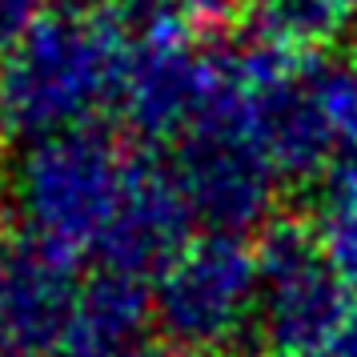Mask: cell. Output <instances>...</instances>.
<instances>
[{
	"label": "cell",
	"instance_id": "cell-8",
	"mask_svg": "<svg viewBox=\"0 0 357 357\" xmlns=\"http://www.w3.org/2000/svg\"><path fill=\"white\" fill-rule=\"evenodd\" d=\"M233 4L253 20L257 36L293 40V45H321V36L337 24H349L357 0H213Z\"/></svg>",
	"mask_w": 357,
	"mask_h": 357
},
{
	"label": "cell",
	"instance_id": "cell-4",
	"mask_svg": "<svg viewBox=\"0 0 357 357\" xmlns=\"http://www.w3.org/2000/svg\"><path fill=\"white\" fill-rule=\"evenodd\" d=\"M145 321V281L0 245V357H121Z\"/></svg>",
	"mask_w": 357,
	"mask_h": 357
},
{
	"label": "cell",
	"instance_id": "cell-13",
	"mask_svg": "<svg viewBox=\"0 0 357 357\" xmlns=\"http://www.w3.org/2000/svg\"><path fill=\"white\" fill-rule=\"evenodd\" d=\"M237 357H297V354H285V349H249V354H237Z\"/></svg>",
	"mask_w": 357,
	"mask_h": 357
},
{
	"label": "cell",
	"instance_id": "cell-10",
	"mask_svg": "<svg viewBox=\"0 0 357 357\" xmlns=\"http://www.w3.org/2000/svg\"><path fill=\"white\" fill-rule=\"evenodd\" d=\"M325 357H357V309H354L349 325L341 329V337L333 341V349H329Z\"/></svg>",
	"mask_w": 357,
	"mask_h": 357
},
{
	"label": "cell",
	"instance_id": "cell-5",
	"mask_svg": "<svg viewBox=\"0 0 357 357\" xmlns=\"http://www.w3.org/2000/svg\"><path fill=\"white\" fill-rule=\"evenodd\" d=\"M149 317L185 354L233 349L257 325V245L245 233H189L145 281Z\"/></svg>",
	"mask_w": 357,
	"mask_h": 357
},
{
	"label": "cell",
	"instance_id": "cell-2",
	"mask_svg": "<svg viewBox=\"0 0 357 357\" xmlns=\"http://www.w3.org/2000/svg\"><path fill=\"white\" fill-rule=\"evenodd\" d=\"M132 61V8L84 0L33 4L0 45V121L29 141L93 129L121 109Z\"/></svg>",
	"mask_w": 357,
	"mask_h": 357
},
{
	"label": "cell",
	"instance_id": "cell-11",
	"mask_svg": "<svg viewBox=\"0 0 357 357\" xmlns=\"http://www.w3.org/2000/svg\"><path fill=\"white\" fill-rule=\"evenodd\" d=\"M8 129H4V121H0V189L8 185Z\"/></svg>",
	"mask_w": 357,
	"mask_h": 357
},
{
	"label": "cell",
	"instance_id": "cell-9",
	"mask_svg": "<svg viewBox=\"0 0 357 357\" xmlns=\"http://www.w3.org/2000/svg\"><path fill=\"white\" fill-rule=\"evenodd\" d=\"M121 357H197V354H185V349H177V345H153V341H137L132 349H125Z\"/></svg>",
	"mask_w": 357,
	"mask_h": 357
},
{
	"label": "cell",
	"instance_id": "cell-1",
	"mask_svg": "<svg viewBox=\"0 0 357 357\" xmlns=\"http://www.w3.org/2000/svg\"><path fill=\"white\" fill-rule=\"evenodd\" d=\"M4 189L20 245L84 273L149 281L193 225L161 157L100 125L29 141Z\"/></svg>",
	"mask_w": 357,
	"mask_h": 357
},
{
	"label": "cell",
	"instance_id": "cell-12",
	"mask_svg": "<svg viewBox=\"0 0 357 357\" xmlns=\"http://www.w3.org/2000/svg\"><path fill=\"white\" fill-rule=\"evenodd\" d=\"M13 17H17V13H8V0H0V45H4V33H8Z\"/></svg>",
	"mask_w": 357,
	"mask_h": 357
},
{
	"label": "cell",
	"instance_id": "cell-3",
	"mask_svg": "<svg viewBox=\"0 0 357 357\" xmlns=\"http://www.w3.org/2000/svg\"><path fill=\"white\" fill-rule=\"evenodd\" d=\"M241 129L281 189L337 173L357 157V52L245 40Z\"/></svg>",
	"mask_w": 357,
	"mask_h": 357
},
{
	"label": "cell",
	"instance_id": "cell-14",
	"mask_svg": "<svg viewBox=\"0 0 357 357\" xmlns=\"http://www.w3.org/2000/svg\"><path fill=\"white\" fill-rule=\"evenodd\" d=\"M349 29H354V36H357V4H354V17H349Z\"/></svg>",
	"mask_w": 357,
	"mask_h": 357
},
{
	"label": "cell",
	"instance_id": "cell-6",
	"mask_svg": "<svg viewBox=\"0 0 357 357\" xmlns=\"http://www.w3.org/2000/svg\"><path fill=\"white\" fill-rule=\"evenodd\" d=\"M354 289L313 233L277 229L257 245V325L273 349L325 357L354 317Z\"/></svg>",
	"mask_w": 357,
	"mask_h": 357
},
{
	"label": "cell",
	"instance_id": "cell-7",
	"mask_svg": "<svg viewBox=\"0 0 357 357\" xmlns=\"http://www.w3.org/2000/svg\"><path fill=\"white\" fill-rule=\"evenodd\" d=\"M337 277L357 293V157L321 181L309 229Z\"/></svg>",
	"mask_w": 357,
	"mask_h": 357
}]
</instances>
